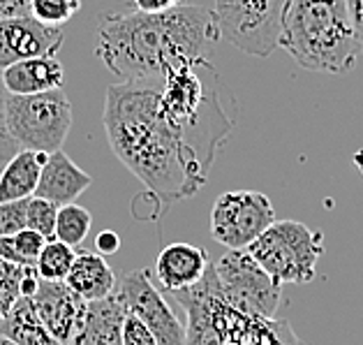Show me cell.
<instances>
[{
  "label": "cell",
  "instance_id": "1",
  "mask_svg": "<svg viewBox=\"0 0 363 345\" xmlns=\"http://www.w3.org/2000/svg\"><path fill=\"white\" fill-rule=\"evenodd\" d=\"M162 79H132L107 88L102 126L113 155L164 204L206 183L208 170L157 107Z\"/></svg>",
  "mask_w": 363,
  "mask_h": 345
},
{
  "label": "cell",
  "instance_id": "2",
  "mask_svg": "<svg viewBox=\"0 0 363 345\" xmlns=\"http://www.w3.org/2000/svg\"><path fill=\"white\" fill-rule=\"evenodd\" d=\"M220 38L216 10L199 5L107 14L97 26L95 56L121 82L162 79L172 70L206 58L208 47Z\"/></svg>",
  "mask_w": 363,
  "mask_h": 345
},
{
  "label": "cell",
  "instance_id": "3",
  "mask_svg": "<svg viewBox=\"0 0 363 345\" xmlns=\"http://www.w3.org/2000/svg\"><path fill=\"white\" fill-rule=\"evenodd\" d=\"M157 107L164 121L197 153L201 165L211 170L218 148L234 130V119L220 102L216 65L208 58H199L167 72L160 84Z\"/></svg>",
  "mask_w": 363,
  "mask_h": 345
},
{
  "label": "cell",
  "instance_id": "4",
  "mask_svg": "<svg viewBox=\"0 0 363 345\" xmlns=\"http://www.w3.org/2000/svg\"><path fill=\"white\" fill-rule=\"evenodd\" d=\"M278 47L310 72H352L359 58V44L347 0H287Z\"/></svg>",
  "mask_w": 363,
  "mask_h": 345
},
{
  "label": "cell",
  "instance_id": "5",
  "mask_svg": "<svg viewBox=\"0 0 363 345\" xmlns=\"http://www.w3.org/2000/svg\"><path fill=\"white\" fill-rule=\"evenodd\" d=\"M188 315V345H306L287 320L236 311L220 295L213 264L197 285L174 292Z\"/></svg>",
  "mask_w": 363,
  "mask_h": 345
},
{
  "label": "cell",
  "instance_id": "6",
  "mask_svg": "<svg viewBox=\"0 0 363 345\" xmlns=\"http://www.w3.org/2000/svg\"><path fill=\"white\" fill-rule=\"evenodd\" d=\"M280 285H303L315 278L317 262L324 255L322 232L298 220H273L245 248Z\"/></svg>",
  "mask_w": 363,
  "mask_h": 345
},
{
  "label": "cell",
  "instance_id": "7",
  "mask_svg": "<svg viewBox=\"0 0 363 345\" xmlns=\"http://www.w3.org/2000/svg\"><path fill=\"white\" fill-rule=\"evenodd\" d=\"M5 126L19 148L60 151L72 128V104L63 88L33 95L5 97Z\"/></svg>",
  "mask_w": 363,
  "mask_h": 345
},
{
  "label": "cell",
  "instance_id": "8",
  "mask_svg": "<svg viewBox=\"0 0 363 345\" xmlns=\"http://www.w3.org/2000/svg\"><path fill=\"white\" fill-rule=\"evenodd\" d=\"M220 295L229 306L247 315L276 317L282 304V285L273 280L245 248L229 251L213 267Z\"/></svg>",
  "mask_w": 363,
  "mask_h": 345
},
{
  "label": "cell",
  "instance_id": "9",
  "mask_svg": "<svg viewBox=\"0 0 363 345\" xmlns=\"http://www.w3.org/2000/svg\"><path fill=\"white\" fill-rule=\"evenodd\" d=\"M287 0H216L220 35L247 56L269 58L278 49Z\"/></svg>",
  "mask_w": 363,
  "mask_h": 345
},
{
  "label": "cell",
  "instance_id": "10",
  "mask_svg": "<svg viewBox=\"0 0 363 345\" xmlns=\"http://www.w3.org/2000/svg\"><path fill=\"white\" fill-rule=\"evenodd\" d=\"M276 220L271 199L257 190H229L211 209V234L229 251L247 248Z\"/></svg>",
  "mask_w": 363,
  "mask_h": 345
},
{
  "label": "cell",
  "instance_id": "11",
  "mask_svg": "<svg viewBox=\"0 0 363 345\" xmlns=\"http://www.w3.org/2000/svg\"><path fill=\"white\" fill-rule=\"evenodd\" d=\"M116 292L128 311L155 334L157 345H188V329L162 292L153 285L148 269L123 273L116 283Z\"/></svg>",
  "mask_w": 363,
  "mask_h": 345
},
{
  "label": "cell",
  "instance_id": "12",
  "mask_svg": "<svg viewBox=\"0 0 363 345\" xmlns=\"http://www.w3.org/2000/svg\"><path fill=\"white\" fill-rule=\"evenodd\" d=\"M63 42V31L38 21L33 14L0 19V70L26 58L56 56Z\"/></svg>",
  "mask_w": 363,
  "mask_h": 345
},
{
  "label": "cell",
  "instance_id": "13",
  "mask_svg": "<svg viewBox=\"0 0 363 345\" xmlns=\"http://www.w3.org/2000/svg\"><path fill=\"white\" fill-rule=\"evenodd\" d=\"M30 302L42 324L63 345L72 341V336L82 327L88 306V302H84L65 280L44 278H40V285L30 295Z\"/></svg>",
  "mask_w": 363,
  "mask_h": 345
},
{
  "label": "cell",
  "instance_id": "14",
  "mask_svg": "<svg viewBox=\"0 0 363 345\" xmlns=\"http://www.w3.org/2000/svg\"><path fill=\"white\" fill-rule=\"evenodd\" d=\"M211 267L208 253L201 246L194 243H169L167 248L157 253L153 264V276L160 283L164 292H183L194 288L197 283L206 276Z\"/></svg>",
  "mask_w": 363,
  "mask_h": 345
},
{
  "label": "cell",
  "instance_id": "15",
  "mask_svg": "<svg viewBox=\"0 0 363 345\" xmlns=\"http://www.w3.org/2000/svg\"><path fill=\"white\" fill-rule=\"evenodd\" d=\"M91 174H86L77 163H72L63 148L47 155V163L42 165L40 183L35 195L42 199H49L54 204H72L91 188Z\"/></svg>",
  "mask_w": 363,
  "mask_h": 345
},
{
  "label": "cell",
  "instance_id": "16",
  "mask_svg": "<svg viewBox=\"0 0 363 345\" xmlns=\"http://www.w3.org/2000/svg\"><path fill=\"white\" fill-rule=\"evenodd\" d=\"M3 86L12 95H33L47 93L65 86V70L56 56L26 58L10 67L0 70Z\"/></svg>",
  "mask_w": 363,
  "mask_h": 345
},
{
  "label": "cell",
  "instance_id": "17",
  "mask_svg": "<svg viewBox=\"0 0 363 345\" xmlns=\"http://www.w3.org/2000/svg\"><path fill=\"white\" fill-rule=\"evenodd\" d=\"M123 317H125V304L116 290L104 299L88 302L84 322L67 345H123Z\"/></svg>",
  "mask_w": 363,
  "mask_h": 345
},
{
  "label": "cell",
  "instance_id": "18",
  "mask_svg": "<svg viewBox=\"0 0 363 345\" xmlns=\"http://www.w3.org/2000/svg\"><path fill=\"white\" fill-rule=\"evenodd\" d=\"M65 283L84 302H97V299L113 295L118 278L102 253L77 251V258L65 276Z\"/></svg>",
  "mask_w": 363,
  "mask_h": 345
},
{
  "label": "cell",
  "instance_id": "19",
  "mask_svg": "<svg viewBox=\"0 0 363 345\" xmlns=\"http://www.w3.org/2000/svg\"><path fill=\"white\" fill-rule=\"evenodd\" d=\"M49 153L19 148L7 165L0 170V202L33 197L40 183L42 165L47 163Z\"/></svg>",
  "mask_w": 363,
  "mask_h": 345
},
{
  "label": "cell",
  "instance_id": "20",
  "mask_svg": "<svg viewBox=\"0 0 363 345\" xmlns=\"http://www.w3.org/2000/svg\"><path fill=\"white\" fill-rule=\"evenodd\" d=\"M0 334L7 336L16 345H63L42 324V320L33 308L30 297L16 299L10 313L0 322Z\"/></svg>",
  "mask_w": 363,
  "mask_h": 345
},
{
  "label": "cell",
  "instance_id": "21",
  "mask_svg": "<svg viewBox=\"0 0 363 345\" xmlns=\"http://www.w3.org/2000/svg\"><path fill=\"white\" fill-rule=\"evenodd\" d=\"M44 243H47V239L40 232L26 227L16 234L0 236V258L12 264H19V267H35Z\"/></svg>",
  "mask_w": 363,
  "mask_h": 345
},
{
  "label": "cell",
  "instance_id": "22",
  "mask_svg": "<svg viewBox=\"0 0 363 345\" xmlns=\"http://www.w3.org/2000/svg\"><path fill=\"white\" fill-rule=\"evenodd\" d=\"M91 225H93V216L88 209L79 207L77 202H72V204H63V207H58L54 239L77 248V246L84 243L88 232H91Z\"/></svg>",
  "mask_w": 363,
  "mask_h": 345
},
{
  "label": "cell",
  "instance_id": "23",
  "mask_svg": "<svg viewBox=\"0 0 363 345\" xmlns=\"http://www.w3.org/2000/svg\"><path fill=\"white\" fill-rule=\"evenodd\" d=\"M74 258H77V251L72 246L58 241V239H49V241L44 243L38 262H35V271H38V276L44 280H65Z\"/></svg>",
  "mask_w": 363,
  "mask_h": 345
},
{
  "label": "cell",
  "instance_id": "24",
  "mask_svg": "<svg viewBox=\"0 0 363 345\" xmlns=\"http://www.w3.org/2000/svg\"><path fill=\"white\" fill-rule=\"evenodd\" d=\"M82 10V0H33L30 14L38 21L60 28Z\"/></svg>",
  "mask_w": 363,
  "mask_h": 345
},
{
  "label": "cell",
  "instance_id": "25",
  "mask_svg": "<svg viewBox=\"0 0 363 345\" xmlns=\"http://www.w3.org/2000/svg\"><path fill=\"white\" fill-rule=\"evenodd\" d=\"M56 218H58V204L49 199H42L33 195L28 199V214H26V227L40 232L44 239H54L56 232Z\"/></svg>",
  "mask_w": 363,
  "mask_h": 345
},
{
  "label": "cell",
  "instance_id": "26",
  "mask_svg": "<svg viewBox=\"0 0 363 345\" xmlns=\"http://www.w3.org/2000/svg\"><path fill=\"white\" fill-rule=\"evenodd\" d=\"M28 267H19L0 258V322L21 297V278Z\"/></svg>",
  "mask_w": 363,
  "mask_h": 345
},
{
  "label": "cell",
  "instance_id": "27",
  "mask_svg": "<svg viewBox=\"0 0 363 345\" xmlns=\"http://www.w3.org/2000/svg\"><path fill=\"white\" fill-rule=\"evenodd\" d=\"M28 199L0 202V236H10L26 229V214H28Z\"/></svg>",
  "mask_w": 363,
  "mask_h": 345
},
{
  "label": "cell",
  "instance_id": "28",
  "mask_svg": "<svg viewBox=\"0 0 363 345\" xmlns=\"http://www.w3.org/2000/svg\"><path fill=\"white\" fill-rule=\"evenodd\" d=\"M121 343L123 345H157V339L135 313H130L125 308V317H123V329H121Z\"/></svg>",
  "mask_w": 363,
  "mask_h": 345
},
{
  "label": "cell",
  "instance_id": "29",
  "mask_svg": "<svg viewBox=\"0 0 363 345\" xmlns=\"http://www.w3.org/2000/svg\"><path fill=\"white\" fill-rule=\"evenodd\" d=\"M5 97H7V91L3 86V77H0V170H3L7 160L19 151V144L12 139V135L7 132V126H5Z\"/></svg>",
  "mask_w": 363,
  "mask_h": 345
},
{
  "label": "cell",
  "instance_id": "30",
  "mask_svg": "<svg viewBox=\"0 0 363 345\" xmlns=\"http://www.w3.org/2000/svg\"><path fill=\"white\" fill-rule=\"evenodd\" d=\"M347 10L354 26V35H357L359 54H363V0H347Z\"/></svg>",
  "mask_w": 363,
  "mask_h": 345
},
{
  "label": "cell",
  "instance_id": "31",
  "mask_svg": "<svg viewBox=\"0 0 363 345\" xmlns=\"http://www.w3.org/2000/svg\"><path fill=\"white\" fill-rule=\"evenodd\" d=\"M95 248L102 255H113L121 248V236L113 229H104V232L95 236Z\"/></svg>",
  "mask_w": 363,
  "mask_h": 345
},
{
  "label": "cell",
  "instance_id": "32",
  "mask_svg": "<svg viewBox=\"0 0 363 345\" xmlns=\"http://www.w3.org/2000/svg\"><path fill=\"white\" fill-rule=\"evenodd\" d=\"M30 3L33 0H0V19L30 14Z\"/></svg>",
  "mask_w": 363,
  "mask_h": 345
},
{
  "label": "cell",
  "instance_id": "33",
  "mask_svg": "<svg viewBox=\"0 0 363 345\" xmlns=\"http://www.w3.org/2000/svg\"><path fill=\"white\" fill-rule=\"evenodd\" d=\"M139 12H167L183 5L185 0H132Z\"/></svg>",
  "mask_w": 363,
  "mask_h": 345
},
{
  "label": "cell",
  "instance_id": "34",
  "mask_svg": "<svg viewBox=\"0 0 363 345\" xmlns=\"http://www.w3.org/2000/svg\"><path fill=\"white\" fill-rule=\"evenodd\" d=\"M0 345H16L14 341H10V339H7V336H3V334H0Z\"/></svg>",
  "mask_w": 363,
  "mask_h": 345
}]
</instances>
